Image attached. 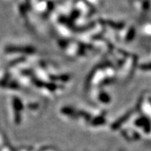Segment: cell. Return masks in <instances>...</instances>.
<instances>
[{"mask_svg": "<svg viewBox=\"0 0 151 151\" xmlns=\"http://www.w3.org/2000/svg\"><path fill=\"white\" fill-rule=\"evenodd\" d=\"M145 70H151V63L149 65H145V67H144Z\"/></svg>", "mask_w": 151, "mask_h": 151, "instance_id": "1", "label": "cell"}]
</instances>
